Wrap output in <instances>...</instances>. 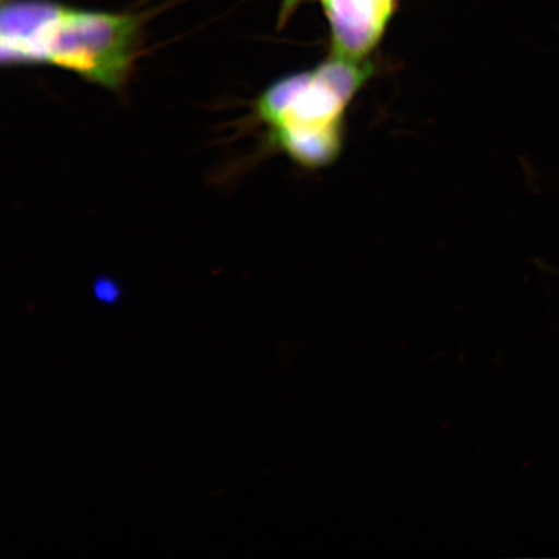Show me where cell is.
<instances>
[{
	"instance_id": "cell-1",
	"label": "cell",
	"mask_w": 559,
	"mask_h": 559,
	"mask_svg": "<svg viewBox=\"0 0 559 559\" xmlns=\"http://www.w3.org/2000/svg\"><path fill=\"white\" fill-rule=\"evenodd\" d=\"M139 23L129 15L17 4L4 10V60L47 62L110 90L128 79Z\"/></svg>"
},
{
	"instance_id": "cell-2",
	"label": "cell",
	"mask_w": 559,
	"mask_h": 559,
	"mask_svg": "<svg viewBox=\"0 0 559 559\" xmlns=\"http://www.w3.org/2000/svg\"><path fill=\"white\" fill-rule=\"evenodd\" d=\"M372 75L366 62L331 58L309 72L278 81L260 97L258 116L272 143L309 169L340 156L349 104Z\"/></svg>"
},
{
	"instance_id": "cell-3",
	"label": "cell",
	"mask_w": 559,
	"mask_h": 559,
	"mask_svg": "<svg viewBox=\"0 0 559 559\" xmlns=\"http://www.w3.org/2000/svg\"><path fill=\"white\" fill-rule=\"evenodd\" d=\"M332 31V55L367 62L379 45L391 15L394 0H323Z\"/></svg>"
},
{
	"instance_id": "cell-4",
	"label": "cell",
	"mask_w": 559,
	"mask_h": 559,
	"mask_svg": "<svg viewBox=\"0 0 559 559\" xmlns=\"http://www.w3.org/2000/svg\"><path fill=\"white\" fill-rule=\"evenodd\" d=\"M97 295L104 300H114L116 298L115 289L107 284H103L97 288Z\"/></svg>"
}]
</instances>
